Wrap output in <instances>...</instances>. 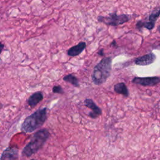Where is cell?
Returning a JSON list of instances; mask_svg holds the SVG:
<instances>
[{"mask_svg": "<svg viewBox=\"0 0 160 160\" xmlns=\"http://www.w3.org/2000/svg\"><path fill=\"white\" fill-rule=\"evenodd\" d=\"M49 136V131L46 128H43L36 131L31 137L30 141L22 149L21 156L22 157L29 158L36 154L44 146Z\"/></svg>", "mask_w": 160, "mask_h": 160, "instance_id": "1", "label": "cell"}, {"mask_svg": "<svg viewBox=\"0 0 160 160\" xmlns=\"http://www.w3.org/2000/svg\"><path fill=\"white\" fill-rule=\"evenodd\" d=\"M47 118V108L38 109L24 119L21 131L24 133L32 132L44 124Z\"/></svg>", "mask_w": 160, "mask_h": 160, "instance_id": "2", "label": "cell"}, {"mask_svg": "<svg viewBox=\"0 0 160 160\" xmlns=\"http://www.w3.org/2000/svg\"><path fill=\"white\" fill-rule=\"evenodd\" d=\"M112 58L106 57L102 58L94 68L91 75L92 82L96 85L104 83L111 74Z\"/></svg>", "mask_w": 160, "mask_h": 160, "instance_id": "3", "label": "cell"}, {"mask_svg": "<svg viewBox=\"0 0 160 160\" xmlns=\"http://www.w3.org/2000/svg\"><path fill=\"white\" fill-rule=\"evenodd\" d=\"M131 18L132 16L130 14H117L116 12H114L109 14L108 16H99L98 21L108 26H118L128 22Z\"/></svg>", "mask_w": 160, "mask_h": 160, "instance_id": "4", "label": "cell"}, {"mask_svg": "<svg viewBox=\"0 0 160 160\" xmlns=\"http://www.w3.org/2000/svg\"><path fill=\"white\" fill-rule=\"evenodd\" d=\"M160 16V6L155 8L149 15L147 17L146 20H141L138 21L136 24L138 29L142 28H146L148 30H152L155 26V23Z\"/></svg>", "mask_w": 160, "mask_h": 160, "instance_id": "5", "label": "cell"}, {"mask_svg": "<svg viewBox=\"0 0 160 160\" xmlns=\"http://www.w3.org/2000/svg\"><path fill=\"white\" fill-rule=\"evenodd\" d=\"M133 83L139 84L144 86H153L160 82V79L158 77H136L132 80Z\"/></svg>", "mask_w": 160, "mask_h": 160, "instance_id": "6", "label": "cell"}, {"mask_svg": "<svg viewBox=\"0 0 160 160\" xmlns=\"http://www.w3.org/2000/svg\"><path fill=\"white\" fill-rule=\"evenodd\" d=\"M84 104L86 107L92 110V111L89 112L88 114V116L91 118L95 119L98 116H99L100 115H101L102 114L101 109L96 104V103L94 102L92 99H89V98L86 99L84 101Z\"/></svg>", "mask_w": 160, "mask_h": 160, "instance_id": "7", "label": "cell"}, {"mask_svg": "<svg viewBox=\"0 0 160 160\" xmlns=\"http://www.w3.org/2000/svg\"><path fill=\"white\" fill-rule=\"evenodd\" d=\"M155 59L156 55L152 52H150L136 58L134 62L136 64L139 66H147L153 63Z\"/></svg>", "mask_w": 160, "mask_h": 160, "instance_id": "8", "label": "cell"}, {"mask_svg": "<svg viewBox=\"0 0 160 160\" xmlns=\"http://www.w3.org/2000/svg\"><path fill=\"white\" fill-rule=\"evenodd\" d=\"M18 149L9 146L3 151L0 159H17L18 158Z\"/></svg>", "mask_w": 160, "mask_h": 160, "instance_id": "9", "label": "cell"}, {"mask_svg": "<svg viewBox=\"0 0 160 160\" xmlns=\"http://www.w3.org/2000/svg\"><path fill=\"white\" fill-rule=\"evenodd\" d=\"M86 43L84 41L79 42L78 44L72 46L67 51V54L69 56L75 57L79 55L86 48Z\"/></svg>", "mask_w": 160, "mask_h": 160, "instance_id": "10", "label": "cell"}, {"mask_svg": "<svg viewBox=\"0 0 160 160\" xmlns=\"http://www.w3.org/2000/svg\"><path fill=\"white\" fill-rule=\"evenodd\" d=\"M44 98L43 93L41 91H38L32 94L27 100L28 105L31 107H35L39 102H40Z\"/></svg>", "mask_w": 160, "mask_h": 160, "instance_id": "11", "label": "cell"}, {"mask_svg": "<svg viewBox=\"0 0 160 160\" xmlns=\"http://www.w3.org/2000/svg\"><path fill=\"white\" fill-rule=\"evenodd\" d=\"M114 90L116 93L122 94L126 97H128L129 94L128 88L124 82H119L116 84L114 86Z\"/></svg>", "mask_w": 160, "mask_h": 160, "instance_id": "12", "label": "cell"}, {"mask_svg": "<svg viewBox=\"0 0 160 160\" xmlns=\"http://www.w3.org/2000/svg\"><path fill=\"white\" fill-rule=\"evenodd\" d=\"M63 80L66 82L70 83L76 88L79 87V82L78 79L72 74H69L66 75L65 76H64Z\"/></svg>", "mask_w": 160, "mask_h": 160, "instance_id": "13", "label": "cell"}, {"mask_svg": "<svg viewBox=\"0 0 160 160\" xmlns=\"http://www.w3.org/2000/svg\"><path fill=\"white\" fill-rule=\"evenodd\" d=\"M52 91L54 93H57V94H62L64 93V90L63 88L60 86V85H56L52 87Z\"/></svg>", "mask_w": 160, "mask_h": 160, "instance_id": "14", "label": "cell"}, {"mask_svg": "<svg viewBox=\"0 0 160 160\" xmlns=\"http://www.w3.org/2000/svg\"><path fill=\"white\" fill-rule=\"evenodd\" d=\"M4 44H3V43H2V42L0 41V55H1V54L2 51L3 49H4ZM0 59H1V58H0Z\"/></svg>", "mask_w": 160, "mask_h": 160, "instance_id": "15", "label": "cell"}, {"mask_svg": "<svg viewBox=\"0 0 160 160\" xmlns=\"http://www.w3.org/2000/svg\"><path fill=\"white\" fill-rule=\"evenodd\" d=\"M98 54H99V55H101V56H104V49H100L98 52Z\"/></svg>", "mask_w": 160, "mask_h": 160, "instance_id": "16", "label": "cell"}, {"mask_svg": "<svg viewBox=\"0 0 160 160\" xmlns=\"http://www.w3.org/2000/svg\"><path fill=\"white\" fill-rule=\"evenodd\" d=\"M157 29H158V32L160 33V25L159 26H158V28H157Z\"/></svg>", "mask_w": 160, "mask_h": 160, "instance_id": "17", "label": "cell"}, {"mask_svg": "<svg viewBox=\"0 0 160 160\" xmlns=\"http://www.w3.org/2000/svg\"><path fill=\"white\" fill-rule=\"evenodd\" d=\"M2 108V104L0 102V109H1Z\"/></svg>", "mask_w": 160, "mask_h": 160, "instance_id": "18", "label": "cell"}]
</instances>
